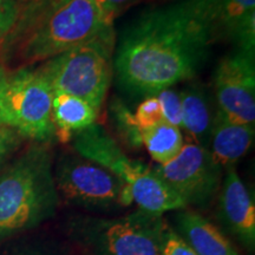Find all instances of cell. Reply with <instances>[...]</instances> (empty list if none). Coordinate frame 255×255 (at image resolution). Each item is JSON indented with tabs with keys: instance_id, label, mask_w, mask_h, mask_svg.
<instances>
[{
	"instance_id": "obj_2",
	"label": "cell",
	"mask_w": 255,
	"mask_h": 255,
	"mask_svg": "<svg viewBox=\"0 0 255 255\" xmlns=\"http://www.w3.org/2000/svg\"><path fill=\"white\" fill-rule=\"evenodd\" d=\"M110 31L114 24L95 0H34L20 13L6 44L17 41L18 60L30 65L46 62Z\"/></svg>"
},
{
	"instance_id": "obj_26",
	"label": "cell",
	"mask_w": 255,
	"mask_h": 255,
	"mask_svg": "<svg viewBox=\"0 0 255 255\" xmlns=\"http://www.w3.org/2000/svg\"><path fill=\"white\" fill-rule=\"evenodd\" d=\"M6 69H5V66H4V64H2V60L0 59V82L2 81V78L5 77V75H6Z\"/></svg>"
},
{
	"instance_id": "obj_22",
	"label": "cell",
	"mask_w": 255,
	"mask_h": 255,
	"mask_svg": "<svg viewBox=\"0 0 255 255\" xmlns=\"http://www.w3.org/2000/svg\"><path fill=\"white\" fill-rule=\"evenodd\" d=\"M23 142V137L11 128L0 126V169H2L18 150Z\"/></svg>"
},
{
	"instance_id": "obj_7",
	"label": "cell",
	"mask_w": 255,
	"mask_h": 255,
	"mask_svg": "<svg viewBox=\"0 0 255 255\" xmlns=\"http://www.w3.org/2000/svg\"><path fill=\"white\" fill-rule=\"evenodd\" d=\"M53 90L39 70L21 66L0 82V126L23 138L49 144L56 139L52 120Z\"/></svg>"
},
{
	"instance_id": "obj_24",
	"label": "cell",
	"mask_w": 255,
	"mask_h": 255,
	"mask_svg": "<svg viewBox=\"0 0 255 255\" xmlns=\"http://www.w3.org/2000/svg\"><path fill=\"white\" fill-rule=\"evenodd\" d=\"M161 255H197L176 232L169 228Z\"/></svg>"
},
{
	"instance_id": "obj_13",
	"label": "cell",
	"mask_w": 255,
	"mask_h": 255,
	"mask_svg": "<svg viewBox=\"0 0 255 255\" xmlns=\"http://www.w3.org/2000/svg\"><path fill=\"white\" fill-rule=\"evenodd\" d=\"M176 233L197 255H240L216 226L191 209L177 210Z\"/></svg>"
},
{
	"instance_id": "obj_11",
	"label": "cell",
	"mask_w": 255,
	"mask_h": 255,
	"mask_svg": "<svg viewBox=\"0 0 255 255\" xmlns=\"http://www.w3.org/2000/svg\"><path fill=\"white\" fill-rule=\"evenodd\" d=\"M219 215L223 225L247 248L255 247V206L253 196L234 167L226 169L218 194Z\"/></svg>"
},
{
	"instance_id": "obj_5",
	"label": "cell",
	"mask_w": 255,
	"mask_h": 255,
	"mask_svg": "<svg viewBox=\"0 0 255 255\" xmlns=\"http://www.w3.org/2000/svg\"><path fill=\"white\" fill-rule=\"evenodd\" d=\"M169 227L163 215L137 209L122 218H78L70 234L91 255H161Z\"/></svg>"
},
{
	"instance_id": "obj_18",
	"label": "cell",
	"mask_w": 255,
	"mask_h": 255,
	"mask_svg": "<svg viewBox=\"0 0 255 255\" xmlns=\"http://www.w3.org/2000/svg\"><path fill=\"white\" fill-rule=\"evenodd\" d=\"M110 115L117 135L132 149L142 146L141 130L137 127L135 115L121 100H115L110 104Z\"/></svg>"
},
{
	"instance_id": "obj_1",
	"label": "cell",
	"mask_w": 255,
	"mask_h": 255,
	"mask_svg": "<svg viewBox=\"0 0 255 255\" xmlns=\"http://www.w3.org/2000/svg\"><path fill=\"white\" fill-rule=\"evenodd\" d=\"M215 43L196 0L141 12L121 32L114 56L117 83L132 96H154L202 69Z\"/></svg>"
},
{
	"instance_id": "obj_6",
	"label": "cell",
	"mask_w": 255,
	"mask_h": 255,
	"mask_svg": "<svg viewBox=\"0 0 255 255\" xmlns=\"http://www.w3.org/2000/svg\"><path fill=\"white\" fill-rule=\"evenodd\" d=\"M115 30L53 57L38 68L53 92L68 94L101 110L114 72Z\"/></svg>"
},
{
	"instance_id": "obj_4",
	"label": "cell",
	"mask_w": 255,
	"mask_h": 255,
	"mask_svg": "<svg viewBox=\"0 0 255 255\" xmlns=\"http://www.w3.org/2000/svg\"><path fill=\"white\" fill-rule=\"evenodd\" d=\"M72 145L79 156L107 168L126 183L132 201L139 209L163 215L167 212L186 208L167 183L154 169L133 161L100 124L95 123L72 138Z\"/></svg>"
},
{
	"instance_id": "obj_14",
	"label": "cell",
	"mask_w": 255,
	"mask_h": 255,
	"mask_svg": "<svg viewBox=\"0 0 255 255\" xmlns=\"http://www.w3.org/2000/svg\"><path fill=\"white\" fill-rule=\"evenodd\" d=\"M182 102V129L194 143L208 149L214 116L206 89L199 83L189 84L180 92Z\"/></svg>"
},
{
	"instance_id": "obj_9",
	"label": "cell",
	"mask_w": 255,
	"mask_h": 255,
	"mask_svg": "<svg viewBox=\"0 0 255 255\" xmlns=\"http://www.w3.org/2000/svg\"><path fill=\"white\" fill-rule=\"evenodd\" d=\"M154 171L183 201L186 207L206 209L212 205L221 188L223 168L208 149L186 143L176 157Z\"/></svg>"
},
{
	"instance_id": "obj_16",
	"label": "cell",
	"mask_w": 255,
	"mask_h": 255,
	"mask_svg": "<svg viewBox=\"0 0 255 255\" xmlns=\"http://www.w3.org/2000/svg\"><path fill=\"white\" fill-rule=\"evenodd\" d=\"M215 41L229 39L248 18L255 15V0H196Z\"/></svg>"
},
{
	"instance_id": "obj_10",
	"label": "cell",
	"mask_w": 255,
	"mask_h": 255,
	"mask_svg": "<svg viewBox=\"0 0 255 255\" xmlns=\"http://www.w3.org/2000/svg\"><path fill=\"white\" fill-rule=\"evenodd\" d=\"M218 111L239 123L255 122L254 53L239 49L220 60L214 72Z\"/></svg>"
},
{
	"instance_id": "obj_8",
	"label": "cell",
	"mask_w": 255,
	"mask_h": 255,
	"mask_svg": "<svg viewBox=\"0 0 255 255\" xmlns=\"http://www.w3.org/2000/svg\"><path fill=\"white\" fill-rule=\"evenodd\" d=\"M59 199L82 208L109 210L133 202L126 183L107 168L77 155H64L53 170Z\"/></svg>"
},
{
	"instance_id": "obj_19",
	"label": "cell",
	"mask_w": 255,
	"mask_h": 255,
	"mask_svg": "<svg viewBox=\"0 0 255 255\" xmlns=\"http://www.w3.org/2000/svg\"><path fill=\"white\" fill-rule=\"evenodd\" d=\"M154 96L159 102L165 122L182 129V102L180 92L168 88Z\"/></svg>"
},
{
	"instance_id": "obj_21",
	"label": "cell",
	"mask_w": 255,
	"mask_h": 255,
	"mask_svg": "<svg viewBox=\"0 0 255 255\" xmlns=\"http://www.w3.org/2000/svg\"><path fill=\"white\" fill-rule=\"evenodd\" d=\"M133 115H135L137 127L139 128V130L151 128L165 121L161 105L155 96L145 97V100L138 104Z\"/></svg>"
},
{
	"instance_id": "obj_17",
	"label": "cell",
	"mask_w": 255,
	"mask_h": 255,
	"mask_svg": "<svg viewBox=\"0 0 255 255\" xmlns=\"http://www.w3.org/2000/svg\"><path fill=\"white\" fill-rule=\"evenodd\" d=\"M142 145L158 165L173 161L184 146V138L180 128L163 122L141 130Z\"/></svg>"
},
{
	"instance_id": "obj_3",
	"label": "cell",
	"mask_w": 255,
	"mask_h": 255,
	"mask_svg": "<svg viewBox=\"0 0 255 255\" xmlns=\"http://www.w3.org/2000/svg\"><path fill=\"white\" fill-rule=\"evenodd\" d=\"M58 205L49 144L34 142L0 169V240L52 219Z\"/></svg>"
},
{
	"instance_id": "obj_23",
	"label": "cell",
	"mask_w": 255,
	"mask_h": 255,
	"mask_svg": "<svg viewBox=\"0 0 255 255\" xmlns=\"http://www.w3.org/2000/svg\"><path fill=\"white\" fill-rule=\"evenodd\" d=\"M95 1L103 12L105 18L114 24L115 19L120 17L131 6L136 5L139 0H95Z\"/></svg>"
},
{
	"instance_id": "obj_25",
	"label": "cell",
	"mask_w": 255,
	"mask_h": 255,
	"mask_svg": "<svg viewBox=\"0 0 255 255\" xmlns=\"http://www.w3.org/2000/svg\"><path fill=\"white\" fill-rule=\"evenodd\" d=\"M9 255H45V254H43L39 251L34 250V248L17 247V248H13V250L11 251Z\"/></svg>"
},
{
	"instance_id": "obj_15",
	"label": "cell",
	"mask_w": 255,
	"mask_h": 255,
	"mask_svg": "<svg viewBox=\"0 0 255 255\" xmlns=\"http://www.w3.org/2000/svg\"><path fill=\"white\" fill-rule=\"evenodd\" d=\"M98 113L88 102L75 96L53 92L52 120L56 138L62 143H68L76 133L97 123Z\"/></svg>"
},
{
	"instance_id": "obj_12",
	"label": "cell",
	"mask_w": 255,
	"mask_h": 255,
	"mask_svg": "<svg viewBox=\"0 0 255 255\" xmlns=\"http://www.w3.org/2000/svg\"><path fill=\"white\" fill-rule=\"evenodd\" d=\"M254 124L239 123L216 111L208 150L223 169L234 167L254 142Z\"/></svg>"
},
{
	"instance_id": "obj_20",
	"label": "cell",
	"mask_w": 255,
	"mask_h": 255,
	"mask_svg": "<svg viewBox=\"0 0 255 255\" xmlns=\"http://www.w3.org/2000/svg\"><path fill=\"white\" fill-rule=\"evenodd\" d=\"M20 12L17 0H0V51L17 26Z\"/></svg>"
}]
</instances>
